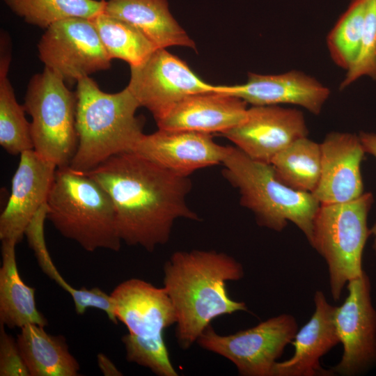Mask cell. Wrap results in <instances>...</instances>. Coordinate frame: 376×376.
I'll list each match as a JSON object with an SVG mask.
<instances>
[{"instance_id":"cell-1","label":"cell","mask_w":376,"mask_h":376,"mask_svg":"<svg viewBox=\"0 0 376 376\" xmlns=\"http://www.w3.org/2000/svg\"><path fill=\"white\" fill-rule=\"evenodd\" d=\"M110 196L121 240L152 252L170 239L179 219H199L187 197L189 176L164 169L134 152L111 156L85 173Z\"/></svg>"},{"instance_id":"cell-2","label":"cell","mask_w":376,"mask_h":376,"mask_svg":"<svg viewBox=\"0 0 376 376\" xmlns=\"http://www.w3.org/2000/svg\"><path fill=\"white\" fill-rule=\"evenodd\" d=\"M164 289L175 308V338L182 350L196 343L219 316L248 311L246 304L231 299L228 281L242 279V265L233 256L214 250L177 251L166 261Z\"/></svg>"},{"instance_id":"cell-3","label":"cell","mask_w":376,"mask_h":376,"mask_svg":"<svg viewBox=\"0 0 376 376\" xmlns=\"http://www.w3.org/2000/svg\"><path fill=\"white\" fill-rule=\"evenodd\" d=\"M77 84L78 145L69 166L87 173L113 155L132 152L144 134L135 115L141 106L127 86L107 93L89 77Z\"/></svg>"},{"instance_id":"cell-4","label":"cell","mask_w":376,"mask_h":376,"mask_svg":"<svg viewBox=\"0 0 376 376\" xmlns=\"http://www.w3.org/2000/svg\"><path fill=\"white\" fill-rule=\"evenodd\" d=\"M47 205V219L84 250H120L122 240L113 202L88 174L70 166L57 167Z\"/></svg>"},{"instance_id":"cell-5","label":"cell","mask_w":376,"mask_h":376,"mask_svg":"<svg viewBox=\"0 0 376 376\" xmlns=\"http://www.w3.org/2000/svg\"><path fill=\"white\" fill-rule=\"evenodd\" d=\"M110 296L116 319L129 331L122 338L127 360L159 376H178L163 338L177 316L164 288L132 278L118 284Z\"/></svg>"},{"instance_id":"cell-6","label":"cell","mask_w":376,"mask_h":376,"mask_svg":"<svg viewBox=\"0 0 376 376\" xmlns=\"http://www.w3.org/2000/svg\"><path fill=\"white\" fill-rule=\"evenodd\" d=\"M222 164L224 178L238 189L241 205L254 214L258 225L281 231L291 221L311 242L320 205L311 193L287 187L271 164L254 160L235 146H228Z\"/></svg>"},{"instance_id":"cell-7","label":"cell","mask_w":376,"mask_h":376,"mask_svg":"<svg viewBox=\"0 0 376 376\" xmlns=\"http://www.w3.org/2000/svg\"><path fill=\"white\" fill-rule=\"evenodd\" d=\"M371 193L343 203L320 204L313 222L311 245L324 259L331 296L337 301L347 283L364 272L363 251L370 235L367 219Z\"/></svg>"},{"instance_id":"cell-8","label":"cell","mask_w":376,"mask_h":376,"mask_svg":"<svg viewBox=\"0 0 376 376\" xmlns=\"http://www.w3.org/2000/svg\"><path fill=\"white\" fill-rule=\"evenodd\" d=\"M45 68L31 79L24 108L31 117L33 150L57 167L69 166L77 148L76 93Z\"/></svg>"},{"instance_id":"cell-9","label":"cell","mask_w":376,"mask_h":376,"mask_svg":"<svg viewBox=\"0 0 376 376\" xmlns=\"http://www.w3.org/2000/svg\"><path fill=\"white\" fill-rule=\"evenodd\" d=\"M297 331L295 318L284 313L229 335H220L209 325L196 343L228 359L240 375L273 376L277 359Z\"/></svg>"},{"instance_id":"cell-10","label":"cell","mask_w":376,"mask_h":376,"mask_svg":"<svg viewBox=\"0 0 376 376\" xmlns=\"http://www.w3.org/2000/svg\"><path fill=\"white\" fill-rule=\"evenodd\" d=\"M38 49L45 68L68 84L77 83L111 66V59L91 19L73 17L52 24L42 36Z\"/></svg>"},{"instance_id":"cell-11","label":"cell","mask_w":376,"mask_h":376,"mask_svg":"<svg viewBox=\"0 0 376 376\" xmlns=\"http://www.w3.org/2000/svg\"><path fill=\"white\" fill-rule=\"evenodd\" d=\"M127 87L140 106L148 109L157 120L185 97L218 91L219 86L206 83L185 61L165 48H159L141 63L130 66Z\"/></svg>"},{"instance_id":"cell-12","label":"cell","mask_w":376,"mask_h":376,"mask_svg":"<svg viewBox=\"0 0 376 376\" xmlns=\"http://www.w3.org/2000/svg\"><path fill=\"white\" fill-rule=\"evenodd\" d=\"M348 295L336 306L334 322L343 347L340 361L332 374L354 376L376 364V310L370 295V281L363 274L347 283Z\"/></svg>"},{"instance_id":"cell-13","label":"cell","mask_w":376,"mask_h":376,"mask_svg":"<svg viewBox=\"0 0 376 376\" xmlns=\"http://www.w3.org/2000/svg\"><path fill=\"white\" fill-rule=\"evenodd\" d=\"M308 133L301 111L268 105L252 106L241 123L221 134L251 159L270 164L278 153Z\"/></svg>"},{"instance_id":"cell-14","label":"cell","mask_w":376,"mask_h":376,"mask_svg":"<svg viewBox=\"0 0 376 376\" xmlns=\"http://www.w3.org/2000/svg\"><path fill=\"white\" fill-rule=\"evenodd\" d=\"M13 175L11 194L0 216V239L17 243L24 235L30 221L47 203L57 166L33 149L20 155Z\"/></svg>"},{"instance_id":"cell-15","label":"cell","mask_w":376,"mask_h":376,"mask_svg":"<svg viewBox=\"0 0 376 376\" xmlns=\"http://www.w3.org/2000/svg\"><path fill=\"white\" fill-rule=\"evenodd\" d=\"M228 146L214 141L211 134L160 130L145 134L132 152L183 176L198 169L222 164Z\"/></svg>"},{"instance_id":"cell-16","label":"cell","mask_w":376,"mask_h":376,"mask_svg":"<svg viewBox=\"0 0 376 376\" xmlns=\"http://www.w3.org/2000/svg\"><path fill=\"white\" fill-rule=\"evenodd\" d=\"M321 173L312 193L320 204L343 203L363 194L361 163L366 152L359 136L331 132L320 143Z\"/></svg>"},{"instance_id":"cell-17","label":"cell","mask_w":376,"mask_h":376,"mask_svg":"<svg viewBox=\"0 0 376 376\" xmlns=\"http://www.w3.org/2000/svg\"><path fill=\"white\" fill-rule=\"evenodd\" d=\"M218 92L233 95L252 106L295 104L318 115L330 91L315 78L299 70L279 75L249 73L241 85L220 86Z\"/></svg>"},{"instance_id":"cell-18","label":"cell","mask_w":376,"mask_h":376,"mask_svg":"<svg viewBox=\"0 0 376 376\" xmlns=\"http://www.w3.org/2000/svg\"><path fill=\"white\" fill-rule=\"evenodd\" d=\"M243 100L218 91L190 95L156 120L158 129L220 134L241 123L247 113Z\"/></svg>"},{"instance_id":"cell-19","label":"cell","mask_w":376,"mask_h":376,"mask_svg":"<svg viewBox=\"0 0 376 376\" xmlns=\"http://www.w3.org/2000/svg\"><path fill=\"white\" fill-rule=\"evenodd\" d=\"M315 311L294 339L292 357L276 362L273 376H325L331 370L324 369L320 359L340 343L334 322L336 306L329 304L323 292L314 295Z\"/></svg>"},{"instance_id":"cell-20","label":"cell","mask_w":376,"mask_h":376,"mask_svg":"<svg viewBox=\"0 0 376 376\" xmlns=\"http://www.w3.org/2000/svg\"><path fill=\"white\" fill-rule=\"evenodd\" d=\"M103 13L134 26L157 49H196L193 40L171 15L168 0H106Z\"/></svg>"},{"instance_id":"cell-21","label":"cell","mask_w":376,"mask_h":376,"mask_svg":"<svg viewBox=\"0 0 376 376\" xmlns=\"http://www.w3.org/2000/svg\"><path fill=\"white\" fill-rule=\"evenodd\" d=\"M1 242L0 324L10 329H21L28 324L47 326V320L36 307L35 288L26 285L18 272L15 256L17 243L13 240Z\"/></svg>"},{"instance_id":"cell-22","label":"cell","mask_w":376,"mask_h":376,"mask_svg":"<svg viewBox=\"0 0 376 376\" xmlns=\"http://www.w3.org/2000/svg\"><path fill=\"white\" fill-rule=\"evenodd\" d=\"M17 342L30 376H77L80 368L63 336H53L43 327L28 324Z\"/></svg>"},{"instance_id":"cell-23","label":"cell","mask_w":376,"mask_h":376,"mask_svg":"<svg viewBox=\"0 0 376 376\" xmlns=\"http://www.w3.org/2000/svg\"><path fill=\"white\" fill-rule=\"evenodd\" d=\"M47 214V205L45 203L34 215L24 233L29 245L33 251L40 269L71 295L77 314H84L88 308H95L103 311L109 319L116 324L118 320L113 313L110 295H107L99 288H75L66 282L58 272L50 257L45 242L44 226Z\"/></svg>"},{"instance_id":"cell-24","label":"cell","mask_w":376,"mask_h":376,"mask_svg":"<svg viewBox=\"0 0 376 376\" xmlns=\"http://www.w3.org/2000/svg\"><path fill=\"white\" fill-rule=\"evenodd\" d=\"M277 179L297 191L313 193L321 173L320 144L299 139L278 153L270 163Z\"/></svg>"},{"instance_id":"cell-25","label":"cell","mask_w":376,"mask_h":376,"mask_svg":"<svg viewBox=\"0 0 376 376\" xmlns=\"http://www.w3.org/2000/svg\"><path fill=\"white\" fill-rule=\"evenodd\" d=\"M10 57L1 53L0 59V145L10 155H17L33 149L31 123L25 109L15 97L8 79Z\"/></svg>"},{"instance_id":"cell-26","label":"cell","mask_w":376,"mask_h":376,"mask_svg":"<svg viewBox=\"0 0 376 376\" xmlns=\"http://www.w3.org/2000/svg\"><path fill=\"white\" fill-rule=\"evenodd\" d=\"M102 44L111 59L130 66L143 62L157 48L137 29L103 12L93 19Z\"/></svg>"},{"instance_id":"cell-27","label":"cell","mask_w":376,"mask_h":376,"mask_svg":"<svg viewBox=\"0 0 376 376\" xmlns=\"http://www.w3.org/2000/svg\"><path fill=\"white\" fill-rule=\"evenodd\" d=\"M30 24L47 29L69 18L93 19L104 10L106 0H3Z\"/></svg>"},{"instance_id":"cell-28","label":"cell","mask_w":376,"mask_h":376,"mask_svg":"<svg viewBox=\"0 0 376 376\" xmlns=\"http://www.w3.org/2000/svg\"><path fill=\"white\" fill-rule=\"evenodd\" d=\"M368 1L353 0L327 36V48L331 59L345 70L358 54Z\"/></svg>"},{"instance_id":"cell-29","label":"cell","mask_w":376,"mask_h":376,"mask_svg":"<svg viewBox=\"0 0 376 376\" xmlns=\"http://www.w3.org/2000/svg\"><path fill=\"white\" fill-rule=\"evenodd\" d=\"M367 76L376 81V0H369L363 33L358 54L346 70L340 84L345 89L360 77Z\"/></svg>"},{"instance_id":"cell-30","label":"cell","mask_w":376,"mask_h":376,"mask_svg":"<svg viewBox=\"0 0 376 376\" xmlns=\"http://www.w3.org/2000/svg\"><path fill=\"white\" fill-rule=\"evenodd\" d=\"M0 324V376H30L17 340Z\"/></svg>"},{"instance_id":"cell-31","label":"cell","mask_w":376,"mask_h":376,"mask_svg":"<svg viewBox=\"0 0 376 376\" xmlns=\"http://www.w3.org/2000/svg\"><path fill=\"white\" fill-rule=\"evenodd\" d=\"M359 136L365 152L376 159V134L361 132ZM370 233L375 236L374 248L376 251V224L370 229Z\"/></svg>"},{"instance_id":"cell-32","label":"cell","mask_w":376,"mask_h":376,"mask_svg":"<svg viewBox=\"0 0 376 376\" xmlns=\"http://www.w3.org/2000/svg\"><path fill=\"white\" fill-rule=\"evenodd\" d=\"M97 365L102 374L106 376H120L122 373L117 368L110 359L104 354L97 356Z\"/></svg>"}]
</instances>
